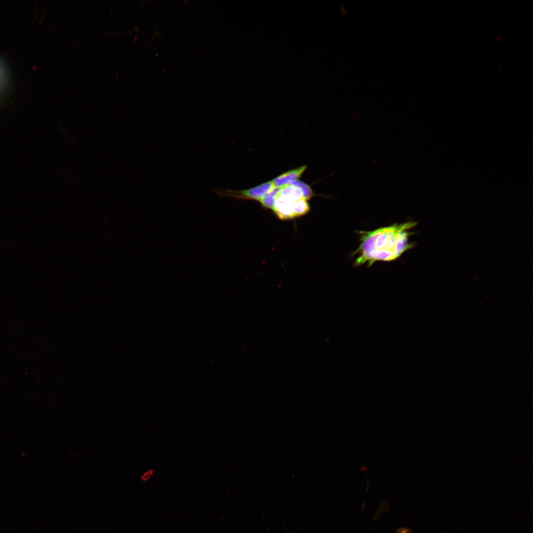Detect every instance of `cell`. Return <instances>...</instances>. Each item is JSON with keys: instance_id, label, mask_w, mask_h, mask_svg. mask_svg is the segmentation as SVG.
I'll return each instance as SVG.
<instances>
[{"instance_id": "1", "label": "cell", "mask_w": 533, "mask_h": 533, "mask_svg": "<svg viewBox=\"0 0 533 533\" xmlns=\"http://www.w3.org/2000/svg\"><path fill=\"white\" fill-rule=\"evenodd\" d=\"M417 223L409 221L395 223L371 231H359L360 243L353 253L355 266H371L378 261L391 262L413 248L411 229Z\"/></svg>"}, {"instance_id": "2", "label": "cell", "mask_w": 533, "mask_h": 533, "mask_svg": "<svg viewBox=\"0 0 533 533\" xmlns=\"http://www.w3.org/2000/svg\"><path fill=\"white\" fill-rule=\"evenodd\" d=\"M273 186V182L271 181L247 190H232L218 188H213L212 190L215 194L222 197H227L235 199L253 200L259 201Z\"/></svg>"}, {"instance_id": "3", "label": "cell", "mask_w": 533, "mask_h": 533, "mask_svg": "<svg viewBox=\"0 0 533 533\" xmlns=\"http://www.w3.org/2000/svg\"><path fill=\"white\" fill-rule=\"evenodd\" d=\"M294 202L277 195L272 210L275 215L281 220L293 219Z\"/></svg>"}, {"instance_id": "4", "label": "cell", "mask_w": 533, "mask_h": 533, "mask_svg": "<svg viewBox=\"0 0 533 533\" xmlns=\"http://www.w3.org/2000/svg\"><path fill=\"white\" fill-rule=\"evenodd\" d=\"M306 168V166L303 165L282 173L272 180L274 186L280 188L299 180Z\"/></svg>"}, {"instance_id": "5", "label": "cell", "mask_w": 533, "mask_h": 533, "mask_svg": "<svg viewBox=\"0 0 533 533\" xmlns=\"http://www.w3.org/2000/svg\"><path fill=\"white\" fill-rule=\"evenodd\" d=\"M278 195L293 201L303 198V193L301 189L291 184L280 187Z\"/></svg>"}, {"instance_id": "6", "label": "cell", "mask_w": 533, "mask_h": 533, "mask_svg": "<svg viewBox=\"0 0 533 533\" xmlns=\"http://www.w3.org/2000/svg\"><path fill=\"white\" fill-rule=\"evenodd\" d=\"M280 188L273 186L259 201L265 209H272L277 196Z\"/></svg>"}, {"instance_id": "7", "label": "cell", "mask_w": 533, "mask_h": 533, "mask_svg": "<svg viewBox=\"0 0 533 533\" xmlns=\"http://www.w3.org/2000/svg\"><path fill=\"white\" fill-rule=\"evenodd\" d=\"M309 210L310 206L307 200L304 198L294 202L293 208L294 218L300 217L307 214Z\"/></svg>"}, {"instance_id": "8", "label": "cell", "mask_w": 533, "mask_h": 533, "mask_svg": "<svg viewBox=\"0 0 533 533\" xmlns=\"http://www.w3.org/2000/svg\"><path fill=\"white\" fill-rule=\"evenodd\" d=\"M300 188L303 193V198L306 200L311 198L315 194L313 192L310 187L305 182L297 180L290 184Z\"/></svg>"}, {"instance_id": "9", "label": "cell", "mask_w": 533, "mask_h": 533, "mask_svg": "<svg viewBox=\"0 0 533 533\" xmlns=\"http://www.w3.org/2000/svg\"><path fill=\"white\" fill-rule=\"evenodd\" d=\"M154 472V469H149L148 470L146 471L144 473H143V474L142 475V476L141 477V480L142 481H148L151 478V477L153 475Z\"/></svg>"}, {"instance_id": "10", "label": "cell", "mask_w": 533, "mask_h": 533, "mask_svg": "<svg viewBox=\"0 0 533 533\" xmlns=\"http://www.w3.org/2000/svg\"><path fill=\"white\" fill-rule=\"evenodd\" d=\"M398 533H410L409 530L406 529H400L398 531Z\"/></svg>"}]
</instances>
